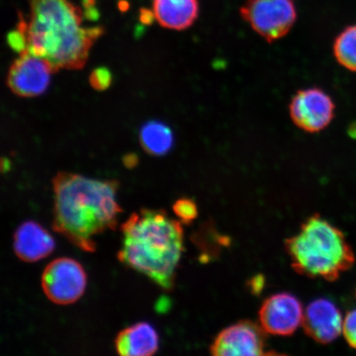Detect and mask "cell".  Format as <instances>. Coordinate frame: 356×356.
Returning a JSON list of instances; mask_svg holds the SVG:
<instances>
[{
  "mask_svg": "<svg viewBox=\"0 0 356 356\" xmlns=\"http://www.w3.org/2000/svg\"><path fill=\"white\" fill-rule=\"evenodd\" d=\"M52 184V229L81 250L95 252L96 236L108 229L115 230L122 213L115 198L119 181L60 172Z\"/></svg>",
  "mask_w": 356,
  "mask_h": 356,
  "instance_id": "6da1fadb",
  "label": "cell"
},
{
  "mask_svg": "<svg viewBox=\"0 0 356 356\" xmlns=\"http://www.w3.org/2000/svg\"><path fill=\"white\" fill-rule=\"evenodd\" d=\"M83 15L70 0H29V20L20 15L17 29L25 33L28 50L48 61L55 73L79 70L105 32L99 26L83 28Z\"/></svg>",
  "mask_w": 356,
  "mask_h": 356,
  "instance_id": "7a4b0ae2",
  "label": "cell"
},
{
  "mask_svg": "<svg viewBox=\"0 0 356 356\" xmlns=\"http://www.w3.org/2000/svg\"><path fill=\"white\" fill-rule=\"evenodd\" d=\"M121 229L119 261L146 275L164 291H172L184 251L181 222L165 211L142 209L131 213Z\"/></svg>",
  "mask_w": 356,
  "mask_h": 356,
  "instance_id": "3957f363",
  "label": "cell"
},
{
  "mask_svg": "<svg viewBox=\"0 0 356 356\" xmlns=\"http://www.w3.org/2000/svg\"><path fill=\"white\" fill-rule=\"evenodd\" d=\"M284 246L293 270L309 278L335 282L355 264L344 234L318 213L302 222Z\"/></svg>",
  "mask_w": 356,
  "mask_h": 356,
  "instance_id": "277c9868",
  "label": "cell"
},
{
  "mask_svg": "<svg viewBox=\"0 0 356 356\" xmlns=\"http://www.w3.org/2000/svg\"><path fill=\"white\" fill-rule=\"evenodd\" d=\"M240 15L269 43L286 37L297 19L293 0H247Z\"/></svg>",
  "mask_w": 356,
  "mask_h": 356,
  "instance_id": "5b68a950",
  "label": "cell"
},
{
  "mask_svg": "<svg viewBox=\"0 0 356 356\" xmlns=\"http://www.w3.org/2000/svg\"><path fill=\"white\" fill-rule=\"evenodd\" d=\"M86 286V270L77 261L68 257L52 261L42 277L44 295L56 305L74 304L82 297Z\"/></svg>",
  "mask_w": 356,
  "mask_h": 356,
  "instance_id": "8992f818",
  "label": "cell"
},
{
  "mask_svg": "<svg viewBox=\"0 0 356 356\" xmlns=\"http://www.w3.org/2000/svg\"><path fill=\"white\" fill-rule=\"evenodd\" d=\"M335 110L332 97L319 88L298 91L289 104L292 122L309 133L325 130L335 118Z\"/></svg>",
  "mask_w": 356,
  "mask_h": 356,
  "instance_id": "52a82bcc",
  "label": "cell"
},
{
  "mask_svg": "<svg viewBox=\"0 0 356 356\" xmlns=\"http://www.w3.org/2000/svg\"><path fill=\"white\" fill-rule=\"evenodd\" d=\"M54 70L43 58L35 56L28 49L22 51L10 66L7 76L8 88L22 97H34L47 91Z\"/></svg>",
  "mask_w": 356,
  "mask_h": 356,
  "instance_id": "ba28073f",
  "label": "cell"
},
{
  "mask_svg": "<svg viewBox=\"0 0 356 356\" xmlns=\"http://www.w3.org/2000/svg\"><path fill=\"white\" fill-rule=\"evenodd\" d=\"M266 332L251 321L238 322L218 334L211 346L213 355H264L267 345Z\"/></svg>",
  "mask_w": 356,
  "mask_h": 356,
  "instance_id": "9c48e42d",
  "label": "cell"
},
{
  "mask_svg": "<svg viewBox=\"0 0 356 356\" xmlns=\"http://www.w3.org/2000/svg\"><path fill=\"white\" fill-rule=\"evenodd\" d=\"M258 315L260 326L266 333L291 336L302 323L305 310L295 296L278 293L267 298Z\"/></svg>",
  "mask_w": 356,
  "mask_h": 356,
  "instance_id": "30bf717a",
  "label": "cell"
},
{
  "mask_svg": "<svg viewBox=\"0 0 356 356\" xmlns=\"http://www.w3.org/2000/svg\"><path fill=\"white\" fill-rule=\"evenodd\" d=\"M343 323L341 311L333 302L318 299L307 307L302 325L307 335L325 345L332 343L341 335Z\"/></svg>",
  "mask_w": 356,
  "mask_h": 356,
  "instance_id": "8fae6325",
  "label": "cell"
},
{
  "mask_svg": "<svg viewBox=\"0 0 356 356\" xmlns=\"http://www.w3.org/2000/svg\"><path fill=\"white\" fill-rule=\"evenodd\" d=\"M55 241L46 229L35 221L22 222L13 236V249L22 261L35 262L51 254Z\"/></svg>",
  "mask_w": 356,
  "mask_h": 356,
  "instance_id": "7c38bea8",
  "label": "cell"
},
{
  "mask_svg": "<svg viewBox=\"0 0 356 356\" xmlns=\"http://www.w3.org/2000/svg\"><path fill=\"white\" fill-rule=\"evenodd\" d=\"M115 347L122 356L152 355L159 348V336L150 324L136 323L119 332Z\"/></svg>",
  "mask_w": 356,
  "mask_h": 356,
  "instance_id": "4fadbf2b",
  "label": "cell"
},
{
  "mask_svg": "<svg viewBox=\"0 0 356 356\" xmlns=\"http://www.w3.org/2000/svg\"><path fill=\"white\" fill-rule=\"evenodd\" d=\"M153 8L163 28L176 31L189 29L199 15L198 0H154Z\"/></svg>",
  "mask_w": 356,
  "mask_h": 356,
  "instance_id": "5bb4252c",
  "label": "cell"
},
{
  "mask_svg": "<svg viewBox=\"0 0 356 356\" xmlns=\"http://www.w3.org/2000/svg\"><path fill=\"white\" fill-rule=\"evenodd\" d=\"M175 141L171 128L161 122H147L140 129V143L147 154L163 156L171 150Z\"/></svg>",
  "mask_w": 356,
  "mask_h": 356,
  "instance_id": "9a60e30c",
  "label": "cell"
},
{
  "mask_svg": "<svg viewBox=\"0 0 356 356\" xmlns=\"http://www.w3.org/2000/svg\"><path fill=\"white\" fill-rule=\"evenodd\" d=\"M332 50L338 64L356 73V24L347 26L337 35Z\"/></svg>",
  "mask_w": 356,
  "mask_h": 356,
  "instance_id": "2e32d148",
  "label": "cell"
},
{
  "mask_svg": "<svg viewBox=\"0 0 356 356\" xmlns=\"http://www.w3.org/2000/svg\"><path fill=\"white\" fill-rule=\"evenodd\" d=\"M173 212L184 225H190L198 216V208L193 200L181 198L172 207Z\"/></svg>",
  "mask_w": 356,
  "mask_h": 356,
  "instance_id": "e0dca14e",
  "label": "cell"
},
{
  "mask_svg": "<svg viewBox=\"0 0 356 356\" xmlns=\"http://www.w3.org/2000/svg\"><path fill=\"white\" fill-rule=\"evenodd\" d=\"M113 82V74L106 67H100L92 71L89 77V83L97 91H105Z\"/></svg>",
  "mask_w": 356,
  "mask_h": 356,
  "instance_id": "ac0fdd59",
  "label": "cell"
},
{
  "mask_svg": "<svg viewBox=\"0 0 356 356\" xmlns=\"http://www.w3.org/2000/svg\"><path fill=\"white\" fill-rule=\"evenodd\" d=\"M342 333L347 343L356 350V309L349 312L344 318Z\"/></svg>",
  "mask_w": 356,
  "mask_h": 356,
  "instance_id": "d6986e66",
  "label": "cell"
},
{
  "mask_svg": "<svg viewBox=\"0 0 356 356\" xmlns=\"http://www.w3.org/2000/svg\"><path fill=\"white\" fill-rule=\"evenodd\" d=\"M7 42L13 51L19 53V54L28 49L26 35L19 29L8 33L7 35Z\"/></svg>",
  "mask_w": 356,
  "mask_h": 356,
  "instance_id": "ffe728a7",
  "label": "cell"
},
{
  "mask_svg": "<svg viewBox=\"0 0 356 356\" xmlns=\"http://www.w3.org/2000/svg\"><path fill=\"white\" fill-rule=\"evenodd\" d=\"M138 162H139V159H138L137 156L134 154H129L124 156L123 159L124 165L128 168H135Z\"/></svg>",
  "mask_w": 356,
  "mask_h": 356,
  "instance_id": "44dd1931",
  "label": "cell"
},
{
  "mask_svg": "<svg viewBox=\"0 0 356 356\" xmlns=\"http://www.w3.org/2000/svg\"><path fill=\"white\" fill-rule=\"evenodd\" d=\"M154 17V13H151L147 10H145V13H141V20L146 24H151V22L153 21Z\"/></svg>",
  "mask_w": 356,
  "mask_h": 356,
  "instance_id": "7402d4cb",
  "label": "cell"
}]
</instances>
